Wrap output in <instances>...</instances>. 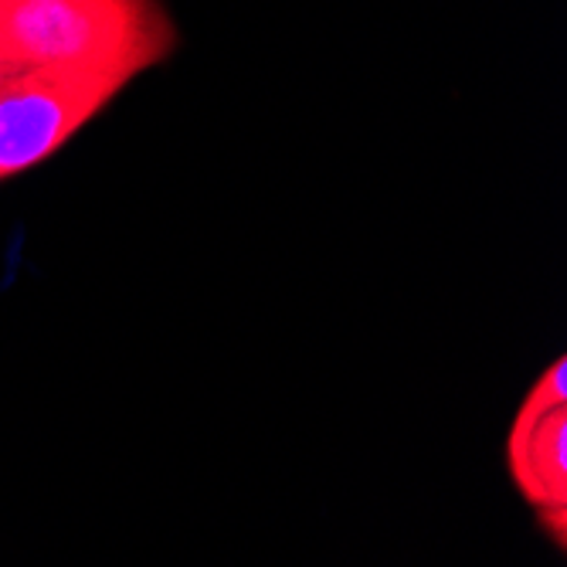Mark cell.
<instances>
[{"mask_svg": "<svg viewBox=\"0 0 567 567\" xmlns=\"http://www.w3.org/2000/svg\"><path fill=\"white\" fill-rule=\"evenodd\" d=\"M11 69L136 82L174 59L181 31L164 0H0Z\"/></svg>", "mask_w": 567, "mask_h": 567, "instance_id": "obj_1", "label": "cell"}, {"mask_svg": "<svg viewBox=\"0 0 567 567\" xmlns=\"http://www.w3.org/2000/svg\"><path fill=\"white\" fill-rule=\"evenodd\" d=\"M123 89L113 79L11 69L0 82V184L55 157Z\"/></svg>", "mask_w": 567, "mask_h": 567, "instance_id": "obj_2", "label": "cell"}, {"mask_svg": "<svg viewBox=\"0 0 567 567\" xmlns=\"http://www.w3.org/2000/svg\"><path fill=\"white\" fill-rule=\"evenodd\" d=\"M506 470L517 493L537 509L540 530L564 550L567 527V360L534 381L513 415L506 439Z\"/></svg>", "mask_w": 567, "mask_h": 567, "instance_id": "obj_3", "label": "cell"}, {"mask_svg": "<svg viewBox=\"0 0 567 567\" xmlns=\"http://www.w3.org/2000/svg\"><path fill=\"white\" fill-rule=\"evenodd\" d=\"M8 72H11V62H8V51H4V44H0V82L8 79Z\"/></svg>", "mask_w": 567, "mask_h": 567, "instance_id": "obj_4", "label": "cell"}]
</instances>
